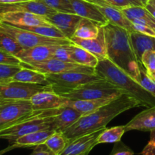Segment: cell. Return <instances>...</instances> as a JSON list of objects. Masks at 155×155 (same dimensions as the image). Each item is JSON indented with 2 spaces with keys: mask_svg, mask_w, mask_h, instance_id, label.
<instances>
[{
  "mask_svg": "<svg viewBox=\"0 0 155 155\" xmlns=\"http://www.w3.org/2000/svg\"><path fill=\"white\" fill-rule=\"evenodd\" d=\"M139 106H142L141 103L136 98L128 94H122L95 111L82 116L74 125L64 130L63 134L68 141H71L79 136L106 128L107 124L117 116Z\"/></svg>",
  "mask_w": 155,
  "mask_h": 155,
  "instance_id": "obj_1",
  "label": "cell"
},
{
  "mask_svg": "<svg viewBox=\"0 0 155 155\" xmlns=\"http://www.w3.org/2000/svg\"><path fill=\"white\" fill-rule=\"evenodd\" d=\"M104 29L108 59L136 80L142 64L135 52L130 33L110 23Z\"/></svg>",
  "mask_w": 155,
  "mask_h": 155,
  "instance_id": "obj_2",
  "label": "cell"
},
{
  "mask_svg": "<svg viewBox=\"0 0 155 155\" xmlns=\"http://www.w3.org/2000/svg\"><path fill=\"white\" fill-rule=\"evenodd\" d=\"M96 74L125 93L136 98L145 107L155 106V97L108 58L99 61Z\"/></svg>",
  "mask_w": 155,
  "mask_h": 155,
  "instance_id": "obj_3",
  "label": "cell"
},
{
  "mask_svg": "<svg viewBox=\"0 0 155 155\" xmlns=\"http://www.w3.org/2000/svg\"><path fill=\"white\" fill-rule=\"evenodd\" d=\"M60 108L33 110L18 120L15 124L0 130V139H6L12 145L18 138L33 132L55 130L53 125L52 117L58 113Z\"/></svg>",
  "mask_w": 155,
  "mask_h": 155,
  "instance_id": "obj_4",
  "label": "cell"
},
{
  "mask_svg": "<svg viewBox=\"0 0 155 155\" xmlns=\"http://www.w3.org/2000/svg\"><path fill=\"white\" fill-rule=\"evenodd\" d=\"M125 92L104 79L79 86L60 95L69 100H92L105 98H117ZM127 94V93H126Z\"/></svg>",
  "mask_w": 155,
  "mask_h": 155,
  "instance_id": "obj_5",
  "label": "cell"
},
{
  "mask_svg": "<svg viewBox=\"0 0 155 155\" xmlns=\"http://www.w3.org/2000/svg\"><path fill=\"white\" fill-rule=\"evenodd\" d=\"M0 31L13 38L24 49L44 45H67L73 43L70 39L45 37L0 21Z\"/></svg>",
  "mask_w": 155,
  "mask_h": 155,
  "instance_id": "obj_6",
  "label": "cell"
},
{
  "mask_svg": "<svg viewBox=\"0 0 155 155\" xmlns=\"http://www.w3.org/2000/svg\"><path fill=\"white\" fill-rule=\"evenodd\" d=\"M45 75L48 83L51 86L52 90L58 95L74 90L82 85L104 79L98 74L77 72L50 74Z\"/></svg>",
  "mask_w": 155,
  "mask_h": 155,
  "instance_id": "obj_7",
  "label": "cell"
},
{
  "mask_svg": "<svg viewBox=\"0 0 155 155\" xmlns=\"http://www.w3.org/2000/svg\"><path fill=\"white\" fill-rule=\"evenodd\" d=\"M52 90L51 85H39L22 82H0V99L30 100L33 95L41 91Z\"/></svg>",
  "mask_w": 155,
  "mask_h": 155,
  "instance_id": "obj_8",
  "label": "cell"
},
{
  "mask_svg": "<svg viewBox=\"0 0 155 155\" xmlns=\"http://www.w3.org/2000/svg\"><path fill=\"white\" fill-rule=\"evenodd\" d=\"M21 65L24 68L34 70L44 74H61V73L77 72L88 74H97L95 68L84 66L74 62H67L58 59L51 58L36 63L25 64L21 62Z\"/></svg>",
  "mask_w": 155,
  "mask_h": 155,
  "instance_id": "obj_9",
  "label": "cell"
},
{
  "mask_svg": "<svg viewBox=\"0 0 155 155\" xmlns=\"http://www.w3.org/2000/svg\"><path fill=\"white\" fill-rule=\"evenodd\" d=\"M33 111L30 100H0V130Z\"/></svg>",
  "mask_w": 155,
  "mask_h": 155,
  "instance_id": "obj_10",
  "label": "cell"
},
{
  "mask_svg": "<svg viewBox=\"0 0 155 155\" xmlns=\"http://www.w3.org/2000/svg\"><path fill=\"white\" fill-rule=\"evenodd\" d=\"M0 21L18 28L52 25L45 17L27 12H12L0 14Z\"/></svg>",
  "mask_w": 155,
  "mask_h": 155,
  "instance_id": "obj_11",
  "label": "cell"
},
{
  "mask_svg": "<svg viewBox=\"0 0 155 155\" xmlns=\"http://www.w3.org/2000/svg\"><path fill=\"white\" fill-rule=\"evenodd\" d=\"M104 129L68 141L66 148L58 155H88L92 148L98 145V136Z\"/></svg>",
  "mask_w": 155,
  "mask_h": 155,
  "instance_id": "obj_12",
  "label": "cell"
},
{
  "mask_svg": "<svg viewBox=\"0 0 155 155\" xmlns=\"http://www.w3.org/2000/svg\"><path fill=\"white\" fill-rule=\"evenodd\" d=\"M12 12H31L45 18L57 13L55 10L46 5L42 0H27L9 4L0 3V14Z\"/></svg>",
  "mask_w": 155,
  "mask_h": 155,
  "instance_id": "obj_13",
  "label": "cell"
},
{
  "mask_svg": "<svg viewBox=\"0 0 155 155\" xmlns=\"http://www.w3.org/2000/svg\"><path fill=\"white\" fill-rule=\"evenodd\" d=\"M68 100L53 90L41 91L33 95L30 99L33 110H51L66 106Z\"/></svg>",
  "mask_w": 155,
  "mask_h": 155,
  "instance_id": "obj_14",
  "label": "cell"
},
{
  "mask_svg": "<svg viewBox=\"0 0 155 155\" xmlns=\"http://www.w3.org/2000/svg\"><path fill=\"white\" fill-rule=\"evenodd\" d=\"M71 41L75 45H79L93 54L99 61L108 58L104 26H101L97 37L84 39L73 36Z\"/></svg>",
  "mask_w": 155,
  "mask_h": 155,
  "instance_id": "obj_15",
  "label": "cell"
},
{
  "mask_svg": "<svg viewBox=\"0 0 155 155\" xmlns=\"http://www.w3.org/2000/svg\"><path fill=\"white\" fill-rule=\"evenodd\" d=\"M49 23L57 27L66 36L67 39L71 40L74 36L77 27L81 20L82 17L76 14L61 13L57 12L54 15L46 18Z\"/></svg>",
  "mask_w": 155,
  "mask_h": 155,
  "instance_id": "obj_16",
  "label": "cell"
},
{
  "mask_svg": "<svg viewBox=\"0 0 155 155\" xmlns=\"http://www.w3.org/2000/svg\"><path fill=\"white\" fill-rule=\"evenodd\" d=\"M58 45H44L26 48L15 56L19 58L22 63L32 64L42 62L52 58Z\"/></svg>",
  "mask_w": 155,
  "mask_h": 155,
  "instance_id": "obj_17",
  "label": "cell"
},
{
  "mask_svg": "<svg viewBox=\"0 0 155 155\" xmlns=\"http://www.w3.org/2000/svg\"><path fill=\"white\" fill-rule=\"evenodd\" d=\"M70 1L76 15H78L82 18L92 20L102 26L106 25L109 23L105 16L98 9L97 5L84 0H70Z\"/></svg>",
  "mask_w": 155,
  "mask_h": 155,
  "instance_id": "obj_18",
  "label": "cell"
},
{
  "mask_svg": "<svg viewBox=\"0 0 155 155\" xmlns=\"http://www.w3.org/2000/svg\"><path fill=\"white\" fill-rule=\"evenodd\" d=\"M126 130L150 131L155 130V106L148 107L138 114L125 125Z\"/></svg>",
  "mask_w": 155,
  "mask_h": 155,
  "instance_id": "obj_19",
  "label": "cell"
},
{
  "mask_svg": "<svg viewBox=\"0 0 155 155\" xmlns=\"http://www.w3.org/2000/svg\"><path fill=\"white\" fill-rule=\"evenodd\" d=\"M81 113L69 106H64L60 108L58 113L52 117V122L55 131L63 133L64 130L74 125L81 117Z\"/></svg>",
  "mask_w": 155,
  "mask_h": 155,
  "instance_id": "obj_20",
  "label": "cell"
},
{
  "mask_svg": "<svg viewBox=\"0 0 155 155\" xmlns=\"http://www.w3.org/2000/svg\"><path fill=\"white\" fill-rule=\"evenodd\" d=\"M98 9L101 12V13L105 16L108 22L110 24H114L115 26L124 28L128 30L130 33L136 32L134 28L133 22L130 19L127 18L124 14V12L117 8L112 7L110 5H97Z\"/></svg>",
  "mask_w": 155,
  "mask_h": 155,
  "instance_id": "obj_21",
  "label": "cell"
},
{
  "mask_svg": "<svg viewBox=\"0 0 155 155\" xmlns=\"http://www.w3.org/2000/svg\"><path fill=\"white\" fill-rule=\"evenodd\" d=\"M116 98H105L92 100H68L66 106L73 107L84 115L95 111L100 107L106 105Z\"/></svg>",
  "mask_w": 155,
  "mask_h": 155,
  "instance_id": "obj_22",
  "label": "cell"
},
{
  "mask_svg": "<svg viewBox=\"0 0 155 155\" xmlns=\"http://www.w3.org/2000/svg\"><path fill=\"white\" fill-rule=\"evenodd\" d=\"M55 132V130H40L30 133L29 134L20 137L12 145L16 148H27V147H36L42 145L45 141Z\"/></svg>",
  "mask_w": 155,
  "mask_h": 155,
  "instance_id": "obj_23",
  "label": "cell"
},
{
  "mask_svg": "<svg viewBox=\"0 0 155 155\" xmlns=\"http://www.w3.org/2000/svg\"><path fill=\"white\" fill-rule=\"evenodd\" d=\"M133 48L138 59L141 62L142 54L147 50L155 51V37L147 36L138 32L130 33Z\"/></svg>",
  "mask_w": 155,
  "mask_h": 155,
  "instance_id": "obj_24",
  "label": "cell"
},
{
  "mask_svg": "<svg viewBox=\"0 0 155 155\" xmlns=\"http://www.w3.org/2000/svg\"><path fill=\"white\" fill-rule=\"evenodd\" d=\"M11 80L32 84L49 85L45 74L24 67L12 77Z\"/></svg>",
  "mask_w": 155,
  "mask_h": 155,
  "instance_id": "obj_25",
  "label": "cell"
},
{
  "mask_svg": "<svg viewBox=\"0 0 155 155\" xmlns=\"http://www.w3.org/2000/svg\"><path fill=\"white\" fill-rule=\"evenodd\" d=\"M71 58L74 63L94 68H96L99 61L93 54L74 43L71 45Z\"/></svg>",
  "mask_w": 155,
  "mask_h": 155,
  "instance_id": "obj_26",
  "label": "cell"
},
{
  "mask_svg": "<svg viewBox=\"0 0 155 155\" xmlns=\"http://www.w3.org/2000/svg\"><path fill=\"white\" fill-rule=\"evenodd\" d=\"M101 26L102 25L92 20L82 18L77 26L74 36L84 39H93L97 37L98 35Z\"/></svg>",
  "mask_w": 155,
  "mask_h": 155,
  "instance_id": "obj_27",
  "label": "cell"
},
{
  "mask_svg": "<svg viewBox=\"0 0 155 155\" xmlns=\"http://www.w3.org/2000/svg\"><path fill=\"white\" fill-rule=\"evenodd\" d=\"M126 132L127 130H126L125 125L117 126V127H111L109 129L105 128L98 136L97 143L98 145V144L119 142Z\"/></svg>",
  "mask_w": 155,
  "mask_h": 155,
  "instance_id": "obj_28",
  "label": "cell"
},
{
  "mask_svg": "<svg viewBox=\"0 0 155 155\" xmlns=\"http://www.w3.org/2000/svg\"><path fill=\"white\" fill-rule=\"evenodd\" d=\"M121 11L130 21L133 19H142L155 24V18L145 6L130 5L121 9Z\"/></svg>",
  "mask_w": 155,
  "mask_h": 155,
  "instance_id": "obj_29",
  "label": "cell"
},
{
  "mask_svg": "<svg viewBox=\"0 0 155 155\" xmlns=\"http://www.w3.org/2000/svg\"><path fill=\"white\" fill-rule=\"evenodd\" d=\"M68 140L62 132L55 131L46 141L44 145H46L55 155L60 154L66 148Z\"/></svg>",
  "mask_w": 155,
  "mask_h": 155,
  "instance_id": "obj_30",
  "label": "cell"
},
{
  "mask_svg": "<svg viewBox=\"0 0 155 155\" xmlns=\"http://www.w3.org/2000/svg\"><path fill=\"white\" fill-rule=\"evenodd\" d=\"M24 30L33 32L35 33L45 36V37L58 38V39H67L66 36L61 33V30L54 25L50 26H36V27H24Z\"/></svg>",
  "mask_w": 155,
  "mask_h": 155,
  "instance_id": "obj_31",
  "label": "cell"
},
{
  "mask_svg": "<svg viewBox=\"0 0 155 155\" xmlns=\"http://www.w3.org/2000/svg\"><path fill=\"white\" fill-rule=\"evenodd\" d=\"M23 49L24 48L13 38L4 32L0 31V50L15 56Z\"/></svg>",
  "mask_w": 155,
  "mask_h": 155,
  "instance_id": "obj_32",
  "label": "cell"
},
{
  "mask_svg": "<svg viewBox=\"0 0 155 155\" xmlns=\"http://www.w3.org/2000/svg\"><path fill=\"white\" fill-rule=\"evenodd\" d=\"M135 80L139 83L145 90L155 97V80L147 73L143 65L141 67L140 71Z\"/></svg>",
  "mask_w": 155,
  "mask_h": 155,
  "instance_id": "obj_33",
  "label": "cell"
},
{
  "mask_svg": "<svg viewBox=\"0 0 155 155\" xmlns=\"http://www.w3.org/2000/svg\"><path fill=\"white\" fill-rule=\"evenodd\" d=\"M46 5L61 13L75 14L70 0H42Z\"/></svg>",
  "mask_w": 155,
  "mask_h": 155,
  "instance_id": "obj_34",
  "label": "cell"
},
{
  "mask_svg": "<svg viewBox=\"0 0 155 155\" xmlns=\"http://www.w3.org/2000/svg\"><path fill=\"white\" fill-rule=\"evenodd\" d=\"M141 63L145 68L147 73L151 75L155 71V51H145L141 58Z\"/></svg>",
  "mask_w": 155,
  "mask_h": 155,
  "instance_id": "obj_35",
  "label": "cell"
},
{
  "mask_svg": "<svg viewBox=\"0 0 155 155\" xmlns=\"http://www.w3.org/2000/svg\"><path fill=\"white\" fill-rule=\"evenodd\" d=\"M73 43L58 45L57 48L53 54L52 58L67 62H74L71 58V45Z\"/></svg>",
  "mask_w": 155,
  "mask_h": 155,
  "instance_id": "obj_36",
  "label": "cell"
},
{
  "mask_svg": "<svg viewBox=\"0 0 155 155\" xmlns=\"http://www.w3.org/2000/svg\"><path fill=\"white\" fill-rule=\"evenodd\" d=\"M22 68L21 65L0 64V82L8 81Z\"/></svg>",
  "mask_w": 155,
  "mask_h": 155,
  "instance_id": "obj_37",
  "label": "cell"
},
{
  "mask_svg": "<svg viewBox=\"0 0 155 155\" xmlns=\"http://www.w3.org/2000/svg\"><path fill=\"white\" fill-rule=\"evenodd\" d=\"M21 61L16 56L0 50V64L21 65Z\"/></svg>",
  "mask_w": 155,
  "mask_h": 155,
  "instance_id": "obj_38",
  "label": "cell"
},
{
  "mask_svg": "<svg viewBox=\"0 0 155 155\" xmlns=\"http://www.w3.org/2000/svg\"><path fill=\"white\" fill-rule=\"evenodd\" d=\"M142 155H155V130L151 131L149 142L141 152Z\"/></svg>",
  "mask_w": 155,
  "mask_h": 155,
  "instance_id": "obj_39",
  "label": "cell"
},
{
  "mask_svg": "<svg viewBox=\"0 0 155 155\" xmlns=\"http://www.w3.org/2000/svg\"><path fill=\"white\" fill-rule=\"evenodd\" d=\"M30 155H55L46 145L44 144L35 147L34 150Z\"/></svg>",
  "mask_w": 155,
  "mask_h": 155,
  "instance_id": "obj_40",
  "label": "cell"
},
{
  "mask_svg": "<svg viewBox=\"0 0 155 155\" xmlns=\"http://www.w3.org/2000/svg\"><path fill=\"white\" fill-rule=\"evenodd\" d=\"M104 1L110 6L117 8L120 10L131 5L127 0H104Z\"/></svg>",
  "mask_w": 155,
  "mask_h": 155,
  "instance_id": "obj_41",
  "label": "cell"
},
{
  "mask_svg": "<svg viewBox=\"0 0 155 155\" xmlns=\"http://www.w3.org/2000/svg\"><path fill=\"white\" fill-rule=\"evenodd\" d=\"M110 155H134L133 151L127 147H119L118 148H114V151Z\"/></svg>",
  "mask_w": 155,
  "mask_h": 155,
  "instance_id": "obj_42",
  "label": "cell"
},
{
  "mask_svg": "<svg viewBox=\"0 0 155 155\" xmlns=\"http://www.w3.org/2000/svg\"><path fill=\"white\" fill-rule=\"evenodd\" d=\"M84 1L89 2L93 3V4L97 5H101V6H104V5H109L107 2H106L104 0H84Z\"/></svg>",
  "mask_w": 155,
  "mask_h": 155,
  "instance_id": "obj_43",
  "label": "cell"
},
{
  "mask_svg": "<svg viewBox=\"0 0 155 155\" xmlns=\"http://www.w3.org/2000/svg\"><path fill=\"white\" fill-rule=\"evenodd\" d=\"M133 6H145L140 0H127Z\"/></svg>",
  "mask_w": 155,
  "mask_h": 155,
  "instance_id": "obj_44",
  "label": "cell"
},
{
  "mask_svg": "<svg viewBox=\"0 0 155 155\" xmlns=\"http://www.w3.org/2000/svg\"><path fill=\"white\" fill-rule=\"evenodd\" d=\"M15 148H15V145H9L8 147H7V148H5V149L0 150V155H3L4 154H5V153H7V152H8V151H12V150L15 149Z\"/></svg>",
  "mask_w": 155,
  "mask_h": 155,
  "instance_id": "obj_45",
  "label": "cell"
},
{
  "mask_svg": "<svg viewBox=\"0 0 155 155\" xmlns=\"http://www.w3.org/2000/svg\"><path fill=\"white\" fill-rule=\"evenodd\" d=\"M24 1H27V0H0V3H2V4H9V3L20 2Z\"/></svg>",
  "mask_w": 155,
  "mask_h": 155,
  "instance_id": "obj_46",
  "label": "cell"
},
{
  "mask_svg": "<svg viewBox=\"0 0 155 155\" xmlns=\"http://www.w3.org/2000/svg\"><path fill=\"white\" fill-rule=\"evenodd\" d=\"M145 8H146L149 11L150 13H151V15L154 16V18H155V9L154 8H153L151 5H150L149 4H147L146 5H145Z\"/></svg>",
  "mask_w": 155,
  "mask_h": 155,
  "instance_id": "obj_47",
  "label": "cell"
},
{
  "mask_svg": "<svg viewBox=\"0 0 155 155\" xmlns=\"http://www.w3.org/2000/svg\"><path fill=\"white\" fill-rule=\"evenodd\" d=\"M148 4H149L150 5L152 6V7L155 9V0H149L148 2Z\"/></svg>",
  "mask_w": 155,
  "mask_h": 155,
  "instance_id": "obj_48",
  "label": "cell"
},
{
  "mask_svg": "<svg viewBox=\"0 0 155 155\" xmlns=\"http://www.w3.org/2000/svg\"><path fill=\"white\" fill-rule=\"evenodd\" d=\"M141 2H142V4L144 5H146L147 4H148V1H149V0H140Z\"/></svg>",
  "mask_w": 155,
  "mask_h": 155,
  "instance_id": "obj_49",
  "label": "cell"
},
{
  "mask_svg": "<svg viewBox=\"0 0 155 155\" xmlns=\"http://www.w3.org/2000/svg\"><path fill=\"white\" fill-rule=\"evenodd\" d=\"M150 76H151V77H152V78H153V79H154V80H155V71H154V73H153V74H151V75H150Z\"/></svg>",
  "mask_w": 155,
  "mask_h": 155,
  "instance_id": "obj_50",
  "label": "cell"
},
{
  "mask_svg": "<svg viewBox=\"0 0 155 155\" xmlns=\"http://www.w3.org/2000/svg\"><path fill=\"white\" fill-rule=\"evenodd\" d=\"M0 100H1V99H0Z\"/></svg>",
  "mask_w": 155,
  "mask_h": 155,
  "instance_id": "obj_51",
  "label": "cell"
}]
</instances>
